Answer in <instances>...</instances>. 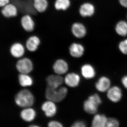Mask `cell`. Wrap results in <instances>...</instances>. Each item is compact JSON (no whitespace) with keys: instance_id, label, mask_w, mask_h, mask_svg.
Wrapping results in <instances>:
<instances>
[{"instance_id":"cell-1","label":"cell","mask_w":127,"mask_h":127,"mask_svg":"<svg viewBox=\"0 0 127 127\" xmlns=\"http://www.w3.org/2000/svg\"><path fill=\"white\" fill-rule=\"evenodd\" d=\"M15 102L16 104L21 107L27 108L33 104L34 98L31 93L28 90H21L16 95Z\"/></svg>"},{"instance_id":"cell-2","label":"cell","mask_w":127,"mask_h":127,"mask_svg":"<svg viewBox=\"0 0 127 127\" xmlns=\"http://www.w3.org/2000/svg\"><path fill=\"white\" fill-rule=\"evenodd\" d=\"M67 93V89L65 87L58 89L48 86L45 91V96L48 100L53 102H59L65 98Z\"/></svg>"},{"instance_id":"cell-3","label":"cell","mask_w":127,"mask_h":127,"mask_svg":"<svg viewBox=\"0 0 127 127\" xmlns=\"http://www.w3.org/2000/svg\"><path fill=\"white\" fill-rule=\"evenodd\" d=\"M101 102V99L100 96L95 94L91 95L84 102L83 108L87 113L94 114L97 112L98 106Z\"/></svg>"},{"instance_id":"cell-4","label":"cell","mask_w":127,"mask_h":127,"mask_svg":"<svg viewBox=\"0 0 127 127\" xmlns=\"http://www.w3.org/2000/svg\"><path fill=\"white\" fill-rule=\"evenodd\" d=\"M16 67L17 70L21 73L27 74L32 70L33 65L30 59L25 58L17 61L16 64Z\"/></svg>"},{"instance_id":"cell-5","label":"cell","mask_w":127,"mask_h":127,"mask_svg":"<svg viewBox=\"0 0 127 127\" xmlns=\"http://www.w3.org/2000/svg\"><path fill=\"white\" fill-rule=\"evenodd\" d=\"M21 26L25 31L31 32L34 31L35 23L31 16L29 14H25L21 19Z\"/></svg>"},{"instance_id":"cell-6","label":"cell","mask_w":127,"mask_h":127,"mask_svg":"<svg viewBox=\"0 0 127 127\" xmlns=\"http://www.w3.org/2000/svg\"><path fill=\"white\" fill-rule=\"evenodd\" d=\"M107 97L112 102H118L122 97V92L121 89L116 86L110 87L107 91Z\"/></svg>"},{"instance_id":"cell-7","label":"cell","mask_w":127,"mask_h":127,"mask_svg":"<svg viewBox=\"0 0 127 127\" xmlns=\"http://www.w3.org/2000/svg\"><path fill=\"white\" fill-rule=\"evenodd\" d=\"M1 8V14L5 18H12L18 15V9L15 5L12 3H9Z\"/></svg>"},{"instance_id":"cell-8","label":"cell","mask_w":127,"mask_h":127,"mask_svg":"<svg viewBox=\"0 0 127 127\" xmlns=\"http://www.w3.org/2000/svg\"><path fill=\"white\" fill-rule=\"evenodd\" d=\"M41 43V40L37 36L33 35L29 37L26 42L27 50L31 52H34L38 49Z\"/></svg>"},{"instance_id":"cell-9","label":"cell","mask_w":127,"mask_h":127,"mask_svg":"<svg viewBox=\"0 0 127 127\" xmlns=\"http://www.w3.org/2000/svg\"><path fill=\"white\" fill-rule=\"evenodd\" d=\"M71 31L76 38H82L86 34V30L84 25L79 22H75L72 25Z\"/></svg>"},{"instance_id":"cell-10","label":"cell","mask_w":127,"mask_h":127,"mask_svg":"<svg viewBox=\"0 0 127 127\" xmlns=\"http://www.w3.org/2000/svg\"><path fill=\"white\" fill-rule=\"evenodd\" d=\"M42 109L48 117H53L57 112V107L54 102L52 101H47L42 105Z\"/></svg>"},{"instance_id":"cell-11","label":"cell","mask_w":127,"mask_h":127,"mask_svg":"<svg viewBox=\"0 0 127 127\" xmlns=\"http://www.w3.org/2000/svg\"><path fill=\"white\" fill-rule=\"evenodd\" d=\"M10 52L12 56L16 58H19L23 56L25 54V48L20 42H16L11 46Z\"/></svg>"},{"instance_id":"cell-12","label":"cell","mask_w":127,"mask_h":127,"mask_svg":"<svg viewBox=\"0 0 127 127\" xmlns=\"http://www.w3.org/2000/svg\"><path fill=\"white\" fill-rule=\"evenodd\" d=\"M111 82L109 78L106 76L101 77L95 84L97 90L101 92H104L108 91L110 88Z\"/></svg>"},{"instance_id":"cell-13","label":"cell","mask_w":127,"mask_h":127,"mask_svg":"<svg viewBox=\"0 0 127 127\" xmlns=\"http://www.w3.org/2000/svg\"><path fill=\"white\" fill-rule=\"evenodd\" d=\"M53 70L58 75H62L67 72L68 65L66 62L62 59L57 60L53 64Z\"/></svg>"},{"instance_id":"cell-14","label":"cell","mask_w":127,"mask_h":127,"mask_svg":"<svg viewBox=\"0 0 127 127\" xmlns=\"http://www.w3.org/2000/svg\"><path fill=\"white\" fill-rule=\"evenodd\" d=\"M48 86L54 88H57L62 84L63 78L59 75H50L46 79Z\"/></svg>"},{"instance_id":"cell-15","label":"cell","mask_w":127,"mask_h":127,"mask_svg":"<svg viewBox=\"0 0 127 127\" xmlns=\"http://www.w3.org/2000/svg\"><path fill=\"white\" fill-rule=\"evenodd\" d=\"M69 52L73 57L80 58L84 54V47L81 44L77 43H72L69 48Z\"/></svg>"},{"instance_id":"cell-16","label":"cell","mask_w":127,"mask_h":127,"mask_svg":"<svg viewBox=\"0 0 127 127\" xmlns=\"http://www.w3.org/2000/svg\"><path fill=\"white\" fill-rule=\"evenodd\" d=\"M64 80L66 84L68 86L75 88L79 85L80 77L77 73H71L66 75Z\"/></svg>"},{"instance_id":"cell-17","label":"cell","mask_w":127,"mask_h":127,"mask_svg":"<svg viewBox=\"0 0 127 127\" xmlns=\"http://www.w3.org/2000/svg\"><path fill=\"white\" fill-rule=\"evenodd\" d=\"M81 72L83 76L86 79H92L96 75L95 68L91 64H85L82 66Z\"/></svg>"},{"instance_id":"cell-18","label":"cell","mask_w":127,"mask_h":127,"mask_svg":"<svg viewBox=\"0 0 127 127\" xmlns=\"http://www.w3.org/2000/svg\"><path fill=\"white\" fill-rule=\"evenodd\" d=\"M94 12L95 8L94 6L91 3H84L79 7V14L83 17L91 16L94 14Z\"/></svg>"},{"instance_id":"cell-19","label":"cell","mask_w":127,"mask_h":127,"mask_svg":"<svg viewBox=\"0 0 127 127\" xmlns=\"http://www.w3.org/2000/svg\"><path fill=\"white\" fill-rule=\"evenodd\" d=\"M107 119L104 114H96L93 119L92 126L93 127H106Z\"/></svg>"},{"instance_id":"cell-20","label":"cell","mask_w":127,"mask_h":127,"mask_svg":"<svg viewBox=\"0 0 127 127\" xmlns=\"http://www.w3.org/2000/svg\"><path fill=\"white\" fill-rule=\"evenodd\" d=\"M33 6L37 12L44 13L48 8V1L47 0H33Z\"/></svg>"},{"instance_id":"cell-21","label":"cell","mask_w":127,"mask_h":127,"mask_svg":"<svg viewBox=\"0 0 127 127\" xmlns=\"http://www.w3.org/2000/svg\"><path fill=\"white\" fill-rule=\"evenodd\" d=\"M36 116L35 110L31 108H28L22 110L20 113L21 118L26 122H30L33 120Z\"/></svg>"},{"instance_id":"cell-22","label":"cell","mask_w":127,"mask_h":127,"mask_svg":"<svg viewBox=\"0 0 127 127\" xmlns=\"http://www.w3.org/2000/svg\"><path fill=\"white\" fill-rule=\"evenodd\" d=\"M71 5L70 0H56L54 3V7L56 10L65 11Z\"/></svg>"},{"instance_id":"cell-23","label":"cell","mask_w":127,"mask_h":127,"mask_svg":"<svg viewBox=\"0 0 127 127\" xmlns=\"http://www.w3.org/2000/svg\"><path fill=\"white\" fill-rule=\"evenodd\" d=\"M18 78L19 83L22 87L30 86L33 83L32 78L25 73L20 74Z\"/></svg>"},{"instance_id":"cell-24","label":"cell","mask_w":127,"mask_h":127,"mask_svg":"<svg viewBox=\"0 0 127 127\" xmlns=\"http://www.w3.org/2000/svg\"><path fill=\"white\" fill-rule=\"evenodd\" d=\"M116 31L118 35L122 36L127 35V23L124 21L119 22L116 27Z\"/></svg>"},{"instance_id":"cell-25","label":"cell","mask_w":127,"mask_h":127,"mask_svg":"<svg viewBox=\"0 0 127 127\" xmlns=\"http://www.w3.org/2000/svg\"><path fill=\"white\" fill-rule=\"evenodd\" d=\"M119 123L118 120L114 118H108L106 126L107 127H119Z\"/></svg>"},{"instance_id":"cell-26","label":"cell","mask_w":127,"mask_h":127,"mask_svg":"<svg viewBox=\"0 0 127 127\" xmlns=\"http://www.w3.org/2000/svg\"><path fill=\"white\" fill-rule=\"evenodd\" d=\"M119 47L122 53L127 55V39L119 43Z\"/></svg>"},{"instance_id":"cell-27","label":"cell","mask_w":127,"mask_h":127,"mask_svg":"<svg viewBox=\"0 0 127 127\" xmlns=\"http://www.w3.org/2000/svg\"><path fill=\"white\" fill-rule=\"evenodd\" d=\"M48 126L49 127H63L61 123L56 121H52L48 124Z\"/></svg>"},{"instance_id":"cell-28","label":"cell","mask_w":127,"mask_h":127,"mask_svg":"<svg viewBox=\"0 0 127 127\" xmlns=\"http://www.w3.org/2000/svg\"><path fill=\"white\" fill-rule=\"evenodd\" d=\"M72 127H86V124L82 121H78L76 122L72 125Z\"/></svg>"},{"instance_id":"cell-29","label":"cell","mask_w":127,"mask_h":127,"mask_svg":"<svg viewBox=\"0 0 127 127\" xmlns=\"http://www.w3.org/2000/svg\"><path fill=\"white\" fill-rule=\"evenodd\" d=\"M122 83L124 87L127 89V75L124 76L122 78Z\"/></svg>"},{"instance_id":"cell-30","label":"cell","mask_w":127,"mask_h":127,"mask_svg":"<svg viewBox=\"0 0 127 127\" xmlns=\"http://www.w3.org/2000/svg\"><path fill=\"white\" fill-rule=\"evenodd\" d=\"M10 0H0V6L1 7L7 5L10 3Z\"/></svg>"},{"instance_id":"cell-31","label":"cell","mask_w":127,"mask_h":127,"mask_svg":"<svg viewBox=\"0 0 127 127\" xmlns=\"http://www.w3.org/2000/svg\"><path fill=\"white\" fill-rule=\"evenodd\" d=\"M120 4L122 6L127 7V0H119Z\"/></svg>"},{"instance_id":"cell-32","label":"cell","mask_w":127,"mask_h":127,"mask_svg":"<svg viewBox=\"0 0 127 127\" xmlns=\"http://www.w3.org/2000/svg\"><path fill=\"white\" fill-rule=\"evenodd\" d=\"M31 127H38V126H37V125H31V126H30Z\"/></svg>"}]
</instances>
